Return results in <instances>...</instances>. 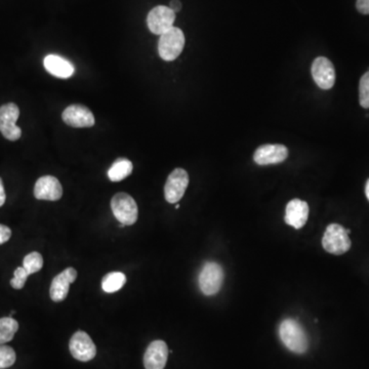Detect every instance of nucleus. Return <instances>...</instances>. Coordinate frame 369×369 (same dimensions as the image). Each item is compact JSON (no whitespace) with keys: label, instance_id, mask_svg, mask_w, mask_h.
Listing matches in <instances>:
<instances>
[{"label":"nucleus","instance_id":"nucleus-15","mask_svg":"<svg viewBox=\"0 0 369 369\" xmlns=\"http://www.w3.org/2000/svg\"><path fill=\"white\" fill-rule=\"evenodd\" d=\"M169 358V348L165 342L154 341L148 347L144 355V366L146 369H164Z\"/></svg>","mask_w":369,"mask_h":369},{"label":"nucleus","instance_id":"nucleus-1","mask_svg":"<svg viewBox=\"0 0 369 369\" xmlns=\"http://www.w3.org/2000/svg\"><path fill=\"white\" fill-rule=\"evenodd\" d=\"M279 337L284 346L297 354H304L308 350L309 341L303 326L297 320L287 318L279 325Z\"/></svg>","mask_w":369,"mask_h":369},{"label":"nucleus","instance_id":"nucleus-19","mask_svg":"<svg viewBox=\"0 0 369 369\" xmlns=\"http://www.w3.org/2000/svg\"><path fill=\"white\" fill-rule=\"evenodd\" d=\"M125 283H127V276L123 273L111 272L103 278L102 288L107 294H113L122 290Z\"/></svg>","mask_w":369,"mask_h":369},{"label":"nucleus","instance_id":"nucleus-29","mask_svg":"<svg viewBox=\"0 0 369 369\" xmlns=\"http://www.w3.org/2000/svg\"><path fill=\"white\" fill-rule=\"evenodd\" d=\"M365 194L369 201V179H368V182H366V185H365Z\"/></svg>","mask_w":369,"mask_h":369},{"label":"nucleus","instance_id":"nucleus-26","mask_svg":"<svg viewBox=\"0 0 369 369\" xmlns=\"http://www.w3.org/2000/svg\"><path fill=\"white\" fill-rule=\"evenodd\" d=\"M356 8L362 15H369V0H357Z\"/></svg>","mask_w":369,"mask_h":369},{"label":"nucleus","instance_id":"nucleus-9","mask_svg":"<svg viewBox=\"0 0 369 369\" xmlns=\"http://www.w3.org/2000/svg\"><path fill=\"white\" fill-rule=\"evenodd\" d=\"M71 355L78 361L87 362L97 355V348L86 332L79 330L74 333L69 343Z\"/></svg>","mask_w":369,"mask_h":369},{"label":"nucleus","instance_id":"nucleus-17","mask_svg":"<svg viewBox=\"0 0 369 369\" xmlns=\"http://www.w3.org/2000/svg\"><path fill=\"white\" fill-rule=\"evenodd\" d=\"M44 68L55 77L67 79L75 72L72 63L59 55H48L44 58Z\"/></svg>","mask_w":369,"mask_h":369},{"label":"nucleus","instance_id":"nucleus-11","mask_svg":"<svg viewBox=\"0 0 369 369\" xmlns=\"http://www.w3.org/2000/svg\"><path fill=\"white\" fill-rule=\"evenodd\" d=\"M314 82L321 89H330L335 84V66L328 58L318 57L311 68Z\"/></svg>","mask_w":369,"mask_h":369},{"label":"nucleus","instance_id":"nucleus-18","mask_svg":"<svg viewBox=\"0 0 369 369\" xmlns=\"http://www.w3.org/2000/svg\"><path fill=\"white\" fill-rule=\"evenodd\" d=\"M133 163L127 158L120 157L114 161L113 164L108 171V178L111 182H120L133 172Z\"/></svg>","mask_w":369,"mask_h":369},{"label":"nucleus","instance_id":"nucleus-12","mask_svg":"<svg viewBox=\"0 0 369 369\" xmlns=\"http://www.w3.org/2000/svg\"><path fill=\"white\" fill-rule=\"evenodd\" d=\"M287 157V147L280 144L261 145L254 154V162L258 165L278 164Z\"/></svg>","mask_w":369,"mask_h":369},{"label":"nucleus","instance_id":"nucleus-20","mask_svg":"<svg viewBox=\"0 0 369 369\" xmlns=\"http://www.w3.org/2000/svg\"><path fill=\"white\" fill-rule=\"evenodd\" d=\"M19 330V323L13 317L0 318V344L8 343Z\"/></svg>","mask_w":369,"mask_h":369},{"label":"nucleus","instance_id":"nucleus-8","mask_svg":"<svg viewBox=\"0 0 369 369\" xmlns=\"http://www.w3.org/2000/svg\"><path fill=\"white\" fill-rule=\"evenodd\" d=\"M189 185V174L183 169H176L171 172L164 186V197L167 202L178 203L184 196Z\"/></svg>","mask_w":369,"mask_h":369},{"label":"nucleus","instance_id":"nucleus-23","mask_svg":"<svg viewBox=\"0 0 369 369\" xmlns=\"http://www.w3.org/2000/svg\"><path fill=\"white\" fill-rule=\"evenodd\" d=\"M359 102L364 109L369 108V71L360 79Z\"/></svg>","mask_w":369,"mask_h":369},{"label":"nucleus","instance_id":"nucleus-3","mask_svg":"<svg viewBox=\"0 0 369 369\" xmlns=\"http://www.w3.org/2000/svg\"><path fill=\"white\" fill-rule=\"evenodd\" d=\"M185 46V35L180 28L172 27L160 35L158 53L164 61H174L182 53Z\"/></svg>","mask_w":369,"mask_h":369},{"label":"nucleus","instance_id":"nucleus-10","mask_svg":"<svg viewBox=\"0 0 369 369\" xmlns=\"http://www.w3.org/2000/svg\"><path fill=\"white\" fill-rule=\"evenodd\" d=\"M63 122L75 129H84L95 125L96 120L93 112L84 105H70L62 114Z\"/></svg>","mask_w":369,"mask_h":369},{"label":"nucleus","instance_id":"nucleus-2","mask_svg":"<svg viewBox=\"0 0 369 369\" xmlns=\"http://www.w3.org/2000/svg\"><path fill=\"white\" fill-rule=\"evenodd\" d=\"M350 230L344 229L339 224H330L326 228L325 233L322 238V246L326 252L335 256H342L349 252L352 245L349 234Z\"/></svg>","mask_w":369,"mask_h":369},{"label":"nucleus","instance_id":"nucleus-25","mask_svg":"<svg viewBox=\"0 0 369 369\" xmlns=\"http://www.w3.org/2000/svg\"><path fill=\"white\" fill-rule=\"evenodd\" d=\"M11 237H12V230H11L8 226L0 224V245L8 242Z\"/></svg>","mask_w":369,"mask_h":369},{"label":"nucleus","instance_id":"nucleus-30","mask_svg":"<svg viewBox=\"0 0 369 369\" xmlns=\"http://www.w3.org/2000/svg\"><path fill=\"white\" fill-rule=\"evenodd\" d=\"M180 209V205H176V209Z\"/></svg>","mask_w":369,"mask_h":369},{"label":"nucleus","instance_id":"nucleus-5","mask_svg":"<svg viewBox=\"0 0 369 369\" xmlns=\"http://www.w3.org/2000/svg\"><path fill=\"white\" fill-rule=\"evenodd\" d=\"M114 216L120 224L131 226L138 221V209L135 199L127 193H117L111 200Z\"/></svg>","mask_w":369,"mask_h":369},{"label":"nucleus","instance_id":"nucleus-27","mask_svg":"<svg viewBox=\"0 0 369 369\" xmlns=\"http://www.w3.org/2000/svg\"><path fill=\"white\" fill-rule=\"evenodd\" d=\"M169 8L176 13L182 10V4H181L180 0H171V4H169Z\"/></svg>","mask_w":369,"mask_h":369},{"label":"nucleus","instance_id":"nucleus-16","mask_svg":"<svg viewBox=\"0 0 369 369\" xmlns=\"http://www.w3.org/2000/svg\"><path fill=\"white\" fill-rule=\"evenodd\" d=\"M309 218V205L301 199H292L287 203L284 220L288 226L294 229H302L307 223Z\"/></svg>","mask_w":369,"mask_h":369},{"label":"nucleus","instance_id":"nucleus-14","mask_svg":"<svg viewBox=\"0 0 369 369\" xmlns=\"http://www.w3.org/2000/svg\"><path fill=\"white\" fill-rule=\"evenodd\" d=\"M34 196L38 200H60L63 196L61 183L53 176H41L35 184Z\"/></svg>","mask_w":369,"mask_h":369},{"label":"nucleus","instance_id":"nucleus-4","mask_svg":"<svg viewBox=\"0 0 369 369\" xmlns=\"http://www.w3.org/2000/svg\"><path fill=\"white\" fill-rule=\"evenodd\" d=\"M223 267L216 261H207L205 264L198 277L199 287L203 294L210 297L220 292L224 283Z\"/></svg>","mask_w":369,"mask_h":369},{"label":"nucleus","instance_id":"nucleus-22","mask_svg":"<svg viewBox=\"0 0 369 369\" xmlns=\"http://www.w3.org/2000/svg\"><path fill=\"white\" fill-rule=\"evenodd\" d=\"M15 359L17 356L12 347L0 344V369L11 368L15 364Z\"/></svg>","mask_w":369,"mask_h":369},{"label":"nucleus","instance_id":"nucleus-6","mask_svg":"<svg viewBox=\"0 0 369 369\" xmlns=\"http://www.w3.org/2000/svg\"><path fill=\"white\" fill-rule=\"evenodd\" d=\"M20 109L13 103L0 107V133L8 141H18L22 136V129L17 125Z\"/></svg>","mask_w":369,"mask_h":369},{"label":"nucleus","instance_id":"nucleus-28","mask_svg":"<svg viewBox=\"0 0 369 369\" xmlns=\"http://www.w3.org/2000/svg\"><path fill=\"white\" fill-rule=\"evenodd\" d=\"M6 200V191H4V182H2V179L0 178V207L4 205Z\"/></svg>","mask_w":369,"mask_h":369},{"label":"nucleus","instance_id":"nucleus-24","mask_svg":"<svg viewBox=\"0 0 369 369\" xmlns=\"http://www.w3.org/2000/svg\"><path fill=\"white\" fill-rule=\"evenodd\" d=\"M29 274L23 267L17 268L13 272V278L11 280V285L15 290H22L28 279Z\"/></svg>","mask_w":369,"mask_h":369},{"label":"nucleus","instance_id":"nucleus-7","mask_svg":"<svg viewBox=\"0 0 369 369\" xmlns=\"http://www.w3.org/2000/svg\"><path fill=\"white\" fill-rule=\"evenodd\" d=\"M176 13L169 6H158L148 13V28L153 34L162 35L174 27Z\"/></svg>","mask_w":369,"mask_h":369},{"label":"nucleus","instance_id":"nucleus-13","mask_svg":"<svg viewBox=\"0 0 369 369\" xmlns=\"http://www.w3.org/2000/svg\"><path fill=\"white\" fill-rule=\"evenodd\" d=\"M77 278V271L74 268H67L53 279L49 288L51 299L56 303L64 301L70 290V284Z\"/></svg>","mask_w":369,"mask_h":369},{"label":"nucleus","instance_id":"nucleus-21","mask_svg":"<svg viewBox=\"0 0 369 369\" xmlns=\"http://www.w3.org/2000/svg\"><path fill=\"white\" fill-rule=\"evenodd\" d=\"M44 267V259L39 252H30L23 259V268L28 273L29 276L39 272Z\"/></svg>","mask_w":369,"mask_h":369}]
</instances>
